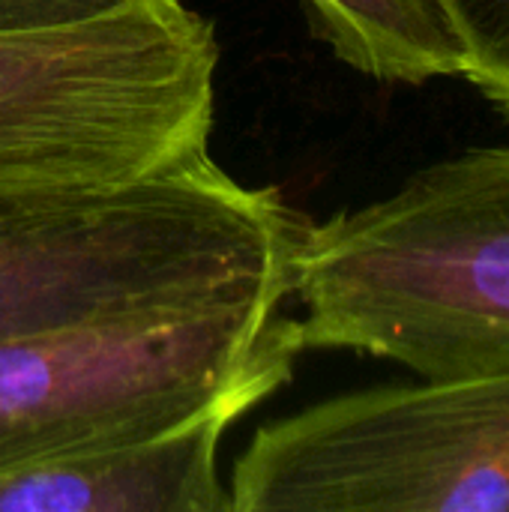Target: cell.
Returning <instances> with one entry per match:
<instances>
[{"label":"cell","instance_id":"cell-1","mask_svg":"<svg viewBox=\"0 0 509 512\" xmlns=\"http://www.w3.org/2000/svg\"><path fill=\"white\" fill-rule=\"evenodd\" d=\"M309 225L210 150L132 180L0 192V342L282 303Z\"/></svg>","mask_w":509,"mask_h":512},{"label":"cell","instance_id":"cell-9","mask_svg":"<svg viewBox=\"0 0 509 512\" xmlns=\"http://www.w3.org/2000/svg\"><path fill=\"white\" fill-rule=\"evenodd\" d=\"M138 0H0V33H39L114 15Z\"/></svg>","mask_w":509,"mask_h":512},{"label":"cell","instance_id":"cell-8","mask_svg":"<svg viewBox=\"0 0 509 512\" xmlns=\"http://www.w3.org/2000/svg\"><path fill=\"white\" fill-rule=\"evenodd\" d=\"M465 48L471 81L509 120V0H435Z\"/></svg>","mask_w":509,"mask_h":512},{"label":"cell","instance_id":"cell-3","mask_svg":"<svg viewBox=\"0 0 509 512\" xmlns=\"http://www.w3.org/2000/svg\"><path fill=\"white\" fill-rule=\"evenodd\" d=\"M219 39L180 0L0 33V192L93 186L207 150Z\"/></svg>","mask_w":509,"mask_h":512},{"label":"cell","instance_id":"cell-6","mask_svg":"<svg viewBox=\"0 0 509 512\" xmlns=\"http://www.w3.org/2000/svg\"><path fill=\"white\" fill-rule=\"evenodd\" d=\"M219 405L174 429L0 477V512H231L219 444L246 414Z\"/></svg>","mask_w":509,"mask_h":512},{"label":"cell","instance_id":"cell-5","mask_svg":"<svg viewBox=\"0 0 509 512\" xmlns=\"http://www.w3.org/2000/svg\"><path fill=\"white\" fill-rule=\"evenodd\" d=\"M231 512H509V366L384 384L261 426Z\"/></svg>","mask_w":509,"mask_h":512},{"label":"cell","instance_id":"cell-4","mask_svg":"<svg viewBox=\"0 0 509 512\" xmlns=\"http://www.w3.org/2000/svg\"><path fill=\"white\" fill-rule=\"evenodd\" d=\"M282 303L78 324L0 342V477L255 408L306 351Z\"/></svg>","mask_w":509,"mask_h":512},{"label":"cell","instance_id":"cell-2","mask_svg":"<svg viewBox=\"0 0 509 512\" xmlns=\"http://www.w3.org/2000/svg\"><path fill=\"white\" fill-rule=\"evenodd\" d=\"M291 294L306 348L420 378L509 366V144L468 147L390 195L312 222Z\"/></svg>","mask_w":509,"mask_h":512},{"label":"cell","instance_id":"cell-7","mask_svg":"<svg viewBox=\"0 0 509 512\" xmlns=\"http://www.w3.org/2000/svg\"><path fill=\"white\" fill-rule=\"evenodd\" d=\"M303 6L315 36L375 81L465 78V48L435 0H303Z\"/></svg>","mask_w":509,"mask_h":512}]
</instances>
